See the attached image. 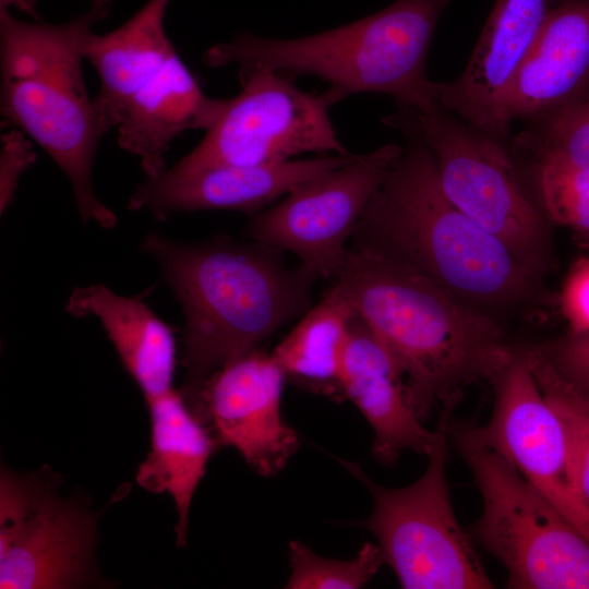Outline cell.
Returning a JSON list of instances; mask_svg holds the SVG:
<instances>
[{
	"label": "cell",
	"instance_id": "6da1fadb",
	"mask_svg": "<svg viewBox=\"0 0 589 589\" xmlns=\"http://www.w3.org/2000/svg\"><path fill=\"white\" fill-rule=\"evenodd\" d=\"M333 286L396 359L421 420L492 384L514 353L485 312L385 254L348 248Z\"/></svg>",
	"mask_w": 589,
	"mask_h": 589
},
{
	"label": "cell",
	"instance_id": "7a4b0ae2",
	"mask_svg": "<svg viewBox=\"0 0 589 589\" xmlns=\"http://www.w3.org/2000/svg\"><path fill=\"white\" fill-rule=\"evenodd\" d=\"M142 250L158 264L184 315L181 394L188 405L217 369L253 349L312 306L317 279L289 267L279 249L218 236L196 243L148 233Z\"/></svg>",
	"mask_w": 589,
	"mask_h": 589
},
{
	"label": "cell",
	"instance_id": "3957f363",
	"mask_svg": "<svg viewBox=\"0 0 589 589\" xmlns=\"http://www.w3.org/2000/svg\"><path fill=\"white\" fill-rule=\"evenodd\" d=\"M412 137L369 200L349 248L390 256L481 310L524 300L540 271L447 199L431 151Z\"/></svg>",
	"mask_w": 589,
	"mask_h": 589
},
{
	"label": "cell",
	"instance_id": "277c9868",
	"mask_svg": "<svg viewBox=\"0 0 589 589\" xmlns=\"http://www.w3.org/2000/svg\"><path fill=\"white\" fill-rule=\"evenodd\" d=\"M111 0H93L63 23L26 22L0 10V109L5 121L35 141L68 178L83 221L105 229L116 214L93 187V166L106 134L86 88L82 61L87 37Z\"/></svg>",
	"mask_w": 589,
	"mask_h": 589
},
{
	"label": "cell",
	"instance_id": "5b68a950",
	"mask_svg": "<svg viewBox=\"0 0 589 589\" xmlns=\"http://www.w3.org/2000/svg\"><path fill=\"white\" fill-rule=\"evenodd\" d=\"M450 0H395L381 11L317 34L289 39L250 33L209 47L207 67L237 65L312 75L342 99L357 93L392 95L402 108L435 104L425 68L437 22Z\"/></svg>",
	"mask_w": 589,
	"mask_h": 589
},
{
	"label": "cell",
	"instance_id": "8992f818",
	"mask_svg": "<svg viewBox=\"0 0 589 589\" xmlns=\"http://www.w3.org/2000/svg\"><path fill=\"white\" fill-rule=\"evenodd\" d=\"M449 434L482 497L478 541L497 558L515 589H589L588 539L505 458L462 424Z\"/></svg>",
	"mask_w": 589,
	"mask_h": 589
},
{
	"label": "cell",
	"instance_id": "52a82bcc",
	"mask_svg": "<svg viewBox=\"0 0 589 589\" xmlns=\"http://www.w3.org/2000/svg\"><path fill=\"white\" fill-rule=\"evenodd\" d=\"M455 405L441 408L425 472L413 483L377 484L354 462L339 459L371 492L374 508L359 526L377 540L385 564L407 589L493 588L469 537L459 526L446 479Z\"/></svg>",
	"mask_w": 589,
	"mask_h": 589
},
{
	"label": "cell",
	"instance_id": "ba28073f",
	"mask_svg": "<svg viewBox=\"0 0 589 589\" xmlns=\"http://www.w3.org/2000/svg\"><path fill=\"white\" fill-rule=\"evenodd\" d=\"M389 118L431 151L447 199L517 256L541 271L548 252L545 225L526 194L497 139L435 104Z\"/></svg>",
	"mask_w": 589,
	"mask_h": 589
},
{
	"label": "cell",
	"instance_id": "9c48e42d",
	"mask_svg": "<svg viewBox=\"0 0 589 589\" xmlns=\"http://www.w3.org/2000/svg\"><path fill=\"white\" fill-rule=\"evenodd\" d=\"M240 93L227 99L204 139L173 167L199 170L290 160L302 153L349 154L329 118L342 98L328 87L301 91L293 77L260 68H239Z\"/></svg>",
	"mask_w": 589,
	"mask_h": 589
},
{
	"label": "cell",
	"instance_id": "30bf717a",
	"mask_svg": "<svg viewBox=\"0 0 589 589\" xmlns=\"http://www.w3.org/2000/svg\"><path fill=\"white\" fill-rule=\"evenodd\" d=\"M46 467L31 474L1 469L0 588L69 589L93 585L96 517L59 494Z\"/></svg>",
	"mask_w": 589,
	"mask_h": 589
},
{
	"label": "cell",
	"instance_id": "8fae6325",
	"mask_svg": "<svg viewBox=\"0 0 589 589\" xmlns=\"http://www.w3.org/2000/svg\"><path fill=\"white\" fill-rule=\"evenodd\" d=\"M402 151L387 144L299 184L280 202L253 215L245 237L293 253L317 279L334 281L369 200Z\"/></svg>",
	"mask_w": 589,
	"mask_h": 589
},
{
	"label": "cell",
	"instance_id": "7c38bea8",
	"mask_svg": "<svg viewBox=\"0 0 589 589\" xmlns=\"http://www.w3.org/2000/svg\"><path fill=\"white\" fill-rule=\"evenodd\" d=\"M492 385L490 420L484 425L462 424L466 432L505 458L589 541V506L566 431L544 399L524 349L514 350Z\"/></svg>",
	"mask_w": 589,
	"mask_h": 589
},
{
	"label": "cell",
	"instance_id": "4fadbf2b",
	"mask_svg": "<svg viewBox=\"0 0 589 589\" xmlns=\"http://www.w3.org/2000/svg\"><path fill=\"white\" fill-rule=\"evenodd\" d=\"M286 381L273 356L256 348L213 372L189 406L217 445L236 448L255 472L274 477L300 446L281 416Z\"/></svg>",
	"mask_w": 589,
	"mask_h": 589
},
{
	"label": "cell",
	"instance_id": "5bb4252c",
	"mask_svg": "<svg viewBox=\"0 0 589 589\" xmlns=\"http://www.w3.org/2000/svg\"><path fill=\"white\" fill-rule=\"evenodd\" d=\"M357 155L322 156L254 166L181 170L173 166L145 178L129 197L130 211L165 221L178 212L239 211L255 215L299 184L351 161Z\"/></svg>",
	"mask_w": 589,
	"mask_h": 589
},
{
	"label": "cell",
	"instance_id": "9a60e30c",
	"mask_svg": "<svg viewBox=\"0 0 589 589\" xmlns=\"http://www.w3.org/2000/svg\"><path fill=\"white\" fill-rule=\"evenodd\" d=\"M549 1L496 0L462 74L435 83L437 104L486 134L506 136L504 98L541 29Z\"/></svg>",
	"mask_w": 589,
	"mask_h": 589
},
{
	"label": "cell",
	"instance_id": "2e32d148",
	"mask_svg": "<svg viewBox=\"0 0 589 589\" xmlns=\"http://www.w3.org/2000/svg\"><path fill=\"white\" fill-rule=\"evenodd\" d=\"M342 392L369 422L371 452L380 464L394 465L404 450L429 455L435 431L424 428L416 413L396 359L354 312L344 356Z\"/></svg>",
	"mask_w": 589,
	"mask_h": 589
},
{
	"label": "cell",
	"instance_id": "e0dca14e",
	"mask_svg": "<svg viewBox=\"0 0 589 589\" xmlns=\"http://www.w3.org/2000/svg\"><path fill=\"white\" fill-rule=\"evenodd\" d=\"M589 87V0L550 9L506 92L502 120L551 115L585 96Z\"/></svg>",
	"mask_w": 589,
	"mask_h": 589
},
{
	"label": "cell",
	"instance_id": "ac0fdd59",
	"mask_svg": "<svg viewBox=\"0 0 589 589\" xmlns=\"http://www.w3.org/2000/svg\"><path fill=\"white\" fill-rule=\"evenodd\" d=\"M227 99L206 96L175 53L129 100L117 130L118 145L140 158L145 178L167 169L172 142L189 130H208Z\"/></svg>",
	"mask_w": 589,
	"mask_h": 589
},
{
	"label": "cell",
	"instance_id": "d6986e66",
	"mask_svg": "<svg viewBox=\"0 0 589 589\" xmlns=\"http://www.w3.org/2000/svg\"><path fill=\"white\" fill-rule=\"evenodd\" d=\"M169 2L148 0L118 28L86 39L84 58L100 81L93 101L105 133L118 127L131 97L177 53L165 29Z\"/></svg>",
	"mask_w": 589,
	"mask_h": 589
},
{
	"label": "cell",
	"instance_id": "ffe728a7",
	"mask_svg": "<svg viewBox=\"0 0 589 589\" xmlns=\"http://www.w3.org/2000/svg\"><path fill=\"white\" fill-rule=\"evenodd\" d=\"M151 417V450L139 466L135 480L152 493H167L177 512V545L187 543L194 493L216 447L213 435L173 388L146 399Z\"/></svg>",
	"mask_w": 589,
	"mask_h": 589
},
{
	"label": "cell",
	"instance_id": "44dd1931",
	"mask_svg": "<svg viewBox=\"0 0 589 589\" xmlns=\"http://www.w3.org/2000/svg\"><path fill=\"white\" fill-rule=\"evenodd\" d=\"M143 298L118 294L101 284L76 287L65 311L99 321L146 400L172 389L176 345L172 329Z\"/></svg>",
	"mask_w": 589,
	"mask_h": 589
},
{
	"label": "cell",
	"instance_id": "7402d4cb",
	"mask_svg": "<svg viewBox=\"0 0 589 589\" xmlns=\"http://www.w3.org/2000/svg\"><path fill=\"white\" fill-rule=\"evenodd\" d=\"M353 310L332 285L271 353L286 380L311 394L345 401L342 366Z\"/></svg>",
	"mask_w": 589,
	"mask_h": 589
},
{
	"label": "cell",
	"instance_id": "603a6c76",
	"mask_svg": "<svg viewBox=\"0 0 589 589\" xmlns=\"http://www.w3.org/2000/svg\"><path fill=\"white\" fill-rule=\"evenodd\" d=\"M524 352L544 399L566 431L580 490L589 506V401L557 373L540 346Z\"/></svg>",
	"mask_w": 589,
	"mask_h": 589
},
{
	"label": "cell",
	"instance_id": "cb8c5ba5",
	"mask_svg": "<svg viewBox=\"0 0 589 589\" xmlns=\"http://www.w3.org/2000/svg\"><path fill=\"white\" fill-rule=\"evenodd\" d=\"M291 574L286 588L357 589L365 586L385 564L378 544L366 542L351 560L325 558L299 541L289 543Z\"/></svg>",
	"mask_w": 589,
	"mask_h": 589
},
{
	"label": "cell",
	"instance_id": "d4e9b609",
	"mask_svg": "<svg viewBox=\"0 0 589 589\" xmlns=\"http://www.w3.org/2000/svg\"><path fill=\"white\" fill-rule=\"evenodd\" d=\"M537 184L546 216L589 232V172L552 156H538Z\"/></svg>",
	"mask_w": 589,
	"mask_h": 589
},
{
	"label": "cell",
	"instance_id": "484cf974",
	"mask_svg": "<svg viewBox=\"0 0 589 589\" xmlns=\"http://www.w3.org/2000/svg\"><path fill=\"white\" fill-rule=\"evenodd\" d=\"M538 147V156H552L589 172V96L553 112Z\"/></svg>",
	"mask_w": 589,
	"mask_h": 589
},
{
	"label": "cell",
	"instance_id": "4316f807",
	"mask_svg": "<svg viewBox=\"0 0 589 589\" xmlns=\"http://www.w3.org/2000/svg\"><path fill=\"white\" fill-rule=\"evenodd\" d=\"M539 346L557 373L589 401V332L568 330Z\"/></svg>",
	"mask_w": 589,
	"mask_h": 589
},
{
	"label": "cell",
	"instance_id": "83f0119b",
	"mask_svg": "<svg viewBox=\"0 0 589 589\" xmlns=\"http://www.w3.org/2000/svg\"><path fill=\"white\" fill-rule=\"evenodd\" d=\"M29 137L13 128L1 135L0 148V213L11 206L21 176L35 163L36 153Z\"/></svg>",
	"mask_w": 589,
	"mask_h": 589
},
{
	"label": "cell",
	"instance_id": "f1b7e54d",
	"mask_svg": "<svg viewBox=\"0 0 589 589\" xmlns=\"http://www.w3.org/2000/svg\"><path fill=\"white\" fill-rule=\"evenodd\" d=\"M561 300L569 330L589 332V257L577 261L572 267Z\"/></svg>",
	"mask_w": 589,
	"mask_h": 589
},
{
	"label": "cell",
	"instance_id": "f546056e",
	"mask_svg": "<svg viewBox=\"0 0 589 589\" xmlns=\"http://www.w3.org/2000/svg\"><path fill=\"white\" fill-rule=\"evenodd\" d=\"M10 5H13L19 10L28 13L27 0H0V10L8 9Z\"/></svg>",
	"mask_w": 589,
	"mask_h": 589
},
{
	"label": "cell",
	"instance_id": "4dcf8cb0",
	"mask_svg": "<svg viewBox=\"0 0 589 589\" xmlns=\"http://www.w3.org/2000/svg\"><path fill=\"white\" fill-rule=\"evenodd\" d=\"M37 1L38 0H27L28 14L32 15L34 19H37V15H36V12H35V7L37 4Z\"/></svg>",
	"mask_w": 589,
	"mask_h": 589
}]
</instances>
